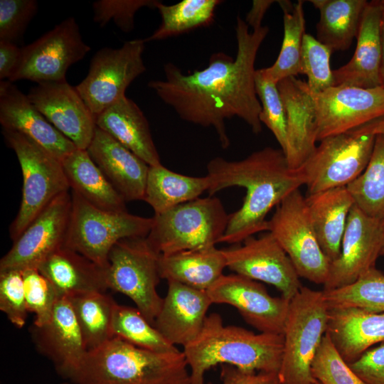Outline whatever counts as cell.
<instances>
[{
    "mask_svg": "<svg viewBox=\"0 0 384 384\" xmlns=\"http://www.w3.org/2000/svg\"><path fill=\"white\" fill-rule=\"evenodd\" d=\"M268 33L266 26L250 32L245 20L238 16L235 58L221 52L213 53L205 68L191 74H184L176 65L167 63L164 65V79L151 80L148 86L181 119L213 127L220 146L227 149L230 141L226 119L238 117L254 134L262 132L255 63Z\"/></svg>",
    "mask_w": 384,
    "mask_h": 384,
    "instance_id": "1",
    "label": "cell"
},
{
    "mask_svg": "<svg viewBox=\"0 0 384 384\" xmlns=\"http://www.w3.org/2000/svg\"><path fill=\"white\" fill-rule=\"evenodd\" d=\"M207 175L211 181L210 196L232 186L246 190L240 208L230 214L219 243L237 244L267 231L268 213L306 183L301 169H291L283 151L270 146L238 161L213 158L207 164Z\"/></svg>",
    "mask_w": 384,
    "mask_h": 384,
    "instance_id": "2",
    "label": "cell"
},
{
    "mask_svg": "<svg viewBox=\"0 0 384 384\" xmlns=\"http://www.w3.org/2000/svg\"><path fill=\"white\" fill-rule=\"evenodd\" d=\"M282 334H255L224 326L217 313L206 316L198 335L183 346L191 384L206 383V373L217 365H230L247 372L278 373L283 354Z\"/></svg>",
    "mask_w": 384,
    "mask_h": 384,
    "instance_id": "3",
    "label": "cell"
},
{
    "mask_svg": "<svg viewBox=\"0 0 384 384\" xmlns=\"http://www.w3.org/2000/svg\"><path fill=\"white\" fill-rule=\"evenodd\" d=\"M75 384H191L183 351L157 352L113 336L88 351Z\"/></svg>",
    "mask_w": 384,
    "mask_h": 384,
    "instance_id": "4",
    "label": "cell"
},
{
    "mask_svg": "<svg viewBox=\"0 0 384 384\" xmlns=\"http://www.w3.org/2000/svg\"><path fill=\"white\" fill-rule=\"evenodd\" d=\"M229 217L218 198L199 197L154 214L146 239L161 255L215 247Z\"/></svg>",
    "mask_w": 384,
    "mask_h": 384,
    "instance_id": "5",
    "label": "cell"
},
{
    "mask_svg": "<svg viewBox=\"0 0 384 384\" xmlns=\"http://www.w3.org/2000/svg\"><path fill=\"white\" fill-rule=\"evenodd\" d=\"M329 306L323 291L302 287L290 300L284 331L280 384H314L311 365L324 336Z\"/></svg>",
    "mask_w": 384,
    "mask_h": 384,
    "instance_id": "6",
    "label": "cell"
},
{
    "mask_svg": "<svg viewBox=\"0 0 384 384\" xmlns=\"http://www.w3.org/2000/svg\"><path fill=\"white\" fill-rule=\"evenodd\" d=\"M2 134L17 156L23 176L19 210L9 227L14 241L55 198L70 187L62 162L52 154L18 132L3 129Z\"/></svg>",
    "mask_w": 384,
    "mask_h": 384,
    "instance_id": "7",
    "label": "cell"
},
{
    "mask_svg": "<svg viewBox=\"0 0 384 384\" xmlns=\"http://www.w3.org/2000/svg\"><path fill=\"white\" fill-rule=\"evenodd\" d=\"M72 207L63 247L84 255L102 267L108 266L113 246L124 238L146 237L152 218L127 211L100 209L71 191Z\"/></svg>",
    "mask_w": 384,
    "mask_h": 384,
    "instance_id": "8",
    "label": "cell"
},
{
    "mask_svg": "<svg viewBox=\"0 0 384 384\" xmlns=\"http://www.w3.org/2000/svg\"><path fill=\"white\" fill-rule=\"evenodd\" d=\"M160 255L146 237L124 238L110 250L106 268L108 289L131 299L153 325L163 303L156 289Z\"/></svg>",
    "mask_w": 384,
    "mask_h": 384,
    "instance_id": "9",
    "label": "cell"
},
{
    "mask_svg": "<svg viewBox=\"0 0 384 384\" xmlns=\"http://www.w3.org/2000/svg\"><path fill=\"white\" fill-rule=\"evenodd\" d=\"M267 232L284 249L299 277L324 285L330 262L319 245L305 197L299 189L276 206L273 215L267 220Z\"/></svg>",
    "mask_w": 384,
    "mask_h": 384,
    "instance_id": "10",
    "label": "cell"
},
{
    "mask_svg": "<svg viewBox=\"0 0 384 384\" xmlns=\"http://www.w3.org/2000/svg\"><path fill=\"white\" fill-rule=\"evenodd\" d=\"M145 43L131 40L118 48H102L92 56L87 75L75 88L95 117L125 96L129 85L146 71Z\"/></svg>",
    "mask_w": 384,
    "mask_h": 384,
    "instance_id": "11",
    "label": "cell"
},
{
    "mask_svg": "<svg viewBox=\"0 0 384 384\" xmlns=\"http://www.w3.org/2000/svg\"><path fill=\"white\" fill-rule=\"evenodd\" d=\"M375 135L349 132L327 137L300 167L309 194L344 187L366 168Z\"/></svg>",
    "mask_w": 384,
    "mask_h": 384,
    "instance_id": "12",
    "label": "cell"
},
{
    "mask_svg": "<svg viewBox=\"0 0 384 384\" xmlns=\"http://www.w3.org/2000/svg\"><path fill=\"white\" fill-rule=\"evenodd\" d=\"M73 17L64 19L33 43L21 48L19 63L11 82L28 80L36 84L66 80V73L90 50Z\"/></svg>",
    "mask_w": 384,
    "mask_h": 384,
    "instance_id": "13",
    "label": "cell"
},
{
    "mask_svg": "<svg viewBox=\"0 0 384 384\" xmlns=\"http://www.w3.org/2000/svg\"><path fill=\"white\" fill-rule=\"evenodd\" d=\"M311 95L316 142L346 133L384 114V90L381 87L364 89L335 85L321 92H311Z\"/></svg>",
    "mask_w": 384,
    "mask_h": 384,
    "instance_id": "14",
    "label": "cell"
},
{
    "mask_svg": "<svg viewBox=\"0 0 384 384\" xmlns=\"http://www.w3.org/2000/svg\"><path fill=\"white\" fill-rule=\"evenodd\" d=\"M222 251L229 270L273 285L289 301L302 287L291 260L270 232L257 238L250 237L242 245Z\"/></svg>",
    "mask_w": 384,
    "mask_h": 384,
    "instance_id": "15",
    "label": "cell"
},
{
    "mask_svg": "<svg viewBox=\"0 0 384 384\" xmlns=\"http://www.w3.org/2000/svg\"><path fill=\"white\" fill-rule=\"evenodd\" d=\"M384 245V220L372 218L356 204L346 223L338 257L330 263L324 290L349 285L372 268Z\"/></svg>",
    "mask_w": 384,
    "mask_h": 384,
    "instance_id": "16",
    "label": "cell"
},
{
    "mask_svg": "<svg viewBox=\"0 0 384 384\" xmlns=\"http://www.w3.org/2000/svg\"><path fill=\"white\" fill-rule=\"evenodd\" d=\"M71 207L72 196L68 191L55 198L13 241L0 260V270L38 267L63 247Z\"/></svg>",
    "mask_w": 384,
    "mask_h": 384,
    "instance_id": "17",
    "label": "cell"
},
{
    "mask_svg": "<svg viewBox=\"0 0 384 384\" xmlns=\"http://www.w3.org/2000/svg\"><path fill=\"white\" fill-rule=\"evenodd\" d=\"M207 293L213 304L235 307L260 332L283 334L290 301L272 297L257 281L238 274H223Z\"/></svg>",
    "mask_w": 384,
    "mask_h": 384,
    "instance_id": "18",
    "label": "cell"
},
{
    "mask_svg": "<svg viewBox=\"0 0 384 384\" xmlns=\"http://www.w3.org/2000/svg\"><path fill=\"white\" fill-rule=\"evenodd\" d=\"M30 101L78 149H87L94 137L95 117L75 87L68 81L37 83L27 94Z\"/></svg>",
    "mask_w": 384,
    "mask_h": 384,
    "instance_id": "19",
    "label": "cell"
},
{
    "mask_svg": "<svg viewBox=\"0 0 384 384\" xmlns=\"http://www.w3.org/2000/svg\"><path fill=\"white\" fill-rule=\"evenodd\" d=\"M32 336L38 350L53 362L60 375L70 380L88 351L68 297L58 299L46 324L33 326Z\"/></svg>",
    "mask_w": 384,
    "mask_h": 384,
    "instance_id": "20",
    "label": "cell"
},
{
    "mask_svg": "<svg viewBox=\"0 0 384 384\" xmlns=\"http://www.w3.org/2000/svg\"><path fill=\"white\" fill-rule=\"evenodd\" d=\"M0 123L2 129L30 137L60 161L78 149L9 80L0 82Z\"/></svg>",
    "mask_w": 384,
    "mask_h": 384,
    "instance_id": "21",
    "label": "cell"
},
{
    "mask_svg": "<svg viewBox=\"0 0 384 384\" xmlns=\"http://www.w3.org/2000/svg\"><path fill=\"white\" fill-rule=\"evenodd\" d=\"M213 302L207 291L168 282L154 326L172 345L186 346L200 333Z\"/></svg>",
    "mask_w": 384,
    "mask_h": 384,
    "instance_id": "22",
    "label": "cell"
},
{
    "mask_svg": "<svg viewBox=\"0 0 384 384\" xmlns=\"http://www.w3.org/2000/svg\"><path fill=\"white\" fill-rule=\"evenodd\" d=\"M286 114L289 166L299 169L316 146L315 105L306 82L294 76L277 83Z\"/></svg>",
    "mask_w": 384,
    "mask_h": 384,
    "instance_id": "23",
    "label": "cell"
},
{
    "mask_svg": "<svg viewBox=\"0 0 384 384\" xmlns=\"http://www.w3.org/2000/svg\"><path fill=\"white\" fill-rule=\"evenodd\" d=\"M87 151L125 201H144L149 169L145 161L97 127Z\"/></svg>",
    "mask_w": 384,
    "mask_h": 384,
    "instance_id": "24",
    "label": "cell"
},
{
    "mask_svg": "<svg viewBox=\"0 0 384 384\" xmlns=\"http://www.w3.org/2000/svg\"><path fill=\"white\" fill-rule=\"evenodd\" d=\"M383 14L381 0L368 1L356 36L353 55L346 64L334 70V86L348 85L364 89L380 87L379 70Z\"/></svg>",
    "mask_w": 384,
    "mask_h": 384,
    "instance_id": "25",
    "label": "cell"
},
{
    "mask_svg": "<svg viewBox=\"0 0 384 384\" xmlns=\"http://www.w3.org/2000/svg\"><path fill=\"white\" fill-rule=\"evenodd\" d=\"M326 334L350 364L384 342V313L353 307L329 309Z\"/></svg>",
    "mask_w": 384,
    "mask_h": 384,
    "instance_id": "26",
    "label": "cell"
},
{
    "mask_svg": "<svg viewBox=\"0 0 384 384\" xmlns=\"http://www.w3.org/2000/svg\"><path fill=\"white\" fill-rule=\"evenodd\" d=\"M95 124L149 166L161 164L146 117L126 95L95 116Z\"/></svg>",
    "mask_w": 384,
    "mask_h": 384,
    "instance_id": "27",
    "label": "cell"
},
{
    "mask_svg": "<svg viewBox=\"0 0 384 384\" xmlns=\"http://www.w3.org/2000/svg\"><path fill=\"white\" fill-rule=\"evenodd\" d=\"M305 201L319 245L331 263L340 255L354 200L344 186L309 194Z\"/></svg>",
    "mask_w": 384,
    "mask_h": 384,
    "instance_id": "28",
    "label": "cell"
},
{
    "mask_svg": "<svg viewBox=\"0 0 384 384\" xmlns=\"http://www.w3.org/2000/svg\"><path fill=\"white\" fill-rule=\"evenodd\" d=\"M61 297L87 292H106V268L84 255L62 247L37 267Z\"/></svg>",
    "mask_w": 384,
    "mask_h": 384,
    "instance_id": "29",
    "label": "cell"
},
{
    "mask_svg": "<svg viewBox=\"0 0 384 384\" xmlns=\"http://www.w3.org/2000/svg\"><path fill=\"white\" fill-rule=\"evenodd\" d=\"M225 267L223 252L215 246L160 255L159 260L161 279L203 291L223 274Z\"/></svg>",
    "mask_w": 384,
    "mask_h": 384,
    "instance_id": "30",
    "label": "cell"
},
{
    "mask_svg": "<svg viewBox=\"0 0 384 384\" xmlns=\"http://www.w3.org/2000/svg\"><path fill=\"white\" fill-rule=\"evenodd\" d=\"M72 191L92 206L107 211H127L125 201L90 157L76 149L62 161Z\"/></svg>",
    "mask_w": 384,
    "mask_h": 384,
    "instance_id": "31",
    "label": "cell"
},
{
    "mask_svg": "<svg viewBox=\"0 0 384 384\" xmlns=\"http://www.w3.org/2000/svg\"><path fill=\"white\" fill-rule=\"evenodd\" d=\"M319 11L316 39L332 52L344 51L356 38L366 0H310Z\"/></svg>",
    "mask_w": 384,
    "mask_h": 384,
    "instance_id": "32",
    "label": "cell"
},
{
    "mask_svg": "<svg viewBox=\"0 0 384 384\" xmlns=\"http://www.w3.org/2000/svg\"><path fill=\"white\" fill-rule=\"evenodd\" d=\"M210 178L194 177L172 171L161 164L149 166L144 201L155 214L199 198L209 191Z\"/></svg>",
    "mask_w": 384,
    "mask_h": 384,
    "instance_id": "33",
    "label": "cell"
},
{
    "mask_svg": "<svg viewBox=\"0 0 384 384\" xmlns=\"http://www.w3.org/2000/svg\"><path fill=\"white\" fill-rule=\"evenodd\" d=\"M283 11L284 36L281 49L275 62L262 68L263 75L278 83L280 80L300 74V58L305 33L304 1L296 3L277 1Z\"/></svg>",
    "mask_w": 384,
    "mask_h": 384,
    "instance_id": "34",
    "label": "cell"
},
{
    "mask_svg": "<svg viewBox=\"0 0 384 384\" xmlns=\"http://www.w3.org/2000/svg\"><path fill=\"white\" fill-rule=\"evenodd\" d=\"M68 298L87 351L99 347L113 337L112 316L116 302L106 292H81Z\"/></svg>",
    "mask_w": 384,
    "mask_h": 384,
    "instance_id": "35",
    "label": "cell"
},
{
    "mask_svg": "<svg viewBox=\"0 0 384 384\" xmlns=\"http://www.w3.org/2000/svg\"><path fill=\"white\" fill-rule=\"evenodd\" d=\"M222 1L183 0L173 5L158 1L161 22L153 33L144 38L145 43L161 41L186 33L198 27L208 26L214 18L215 10Z\"/></svg>",
    "mask_w": 384,
    "mask_h": 384,
    "instance_id": "36",
    "label": "cell"
},
{
    "mask_svg": "<svg viewBox=\"0 0 384 384\" xmlns=\"http://www.w3.org/2000/svg\"><path fill=\"white\" fill-rule=\"evenodd\" d=\"M346 188L363 213L384 220V134L375 135L366 168Z\"/></svg>",
    "mask_w": 384,
    "mask_h": 384,
    "instance_id": "37",
    "label": "cell"
},
{
    "mask_svg": "<svg viewBox=\"0 0 384 384\" xmlns=\"http://www.w3.org/2000/svg\"><path fill=\"white\" fill-rule=\"evenodd\" d=\"M322 291L329 309L353 307L384 313V274L376 267L349 285Z\"/></svg>",
    "mask_w": 384,
    "mask_h": 384,
    "instance_id": "38",
    "label": "cell"
},
{
    "mask_svg": "<svg viewBox=\"0 0 384 384\" xmlns=\"http://www.w3.org/2000/svg\"><path fill=\"white\" fill-rule=\"evenodd\" d=\"M112 333L136 346L157 352L178 350L169 343L136 307L115 302L112 316Z\"/></svg>",
    "mask_w": 384,
    "mask_h": 384,
    "instance_id": "39",
    "label": "cell"
},
{
    "mask_svg": "<svg viewBox=\"0 0 384 384\" xmlns=\"http://www.w3.org/2000/svg\"><path fill=\"white\" fill-rule=\"evenodd\" d=\"M331 50L316 38L305 33L303 38L300 73L307 76L306 83L313 93L321 92L334 86L331 68Z\"/></svg>",
    "mask_w": 384,
    "mask_h": 384,
    "instance_id": "40",
    "label": "cell"
},
{
    "mask_svg": "<svg viewBox=\"0 0 384 384\" xmlns=\"http://www.w3.org/2000/svg\"><path fill=\"white\" fill-rule=\"evenodd\" d=\"M255 81L262 107L260 120L272 132L285 154L287 147V120L277 83L267 78L261 69L256 70Z\"/></svg>",
    "mask_w": 384,
    "mask_h": 384,
    "instance_id": "41",
    "label": "cell"
},
{
    "mask_svg": "<svg viewBox=\"0 0 384 384\" xmlns=\"http://www.w3.org/2000/svg\"><path fill=\"white\" fill-rule=\"evenodd\" d=\"M311 372L321 384H366L342 358L326 333L311 362Z\"/></svg>",
    "mask_w": 384,
    "mask_h": 384,
    "instance_id": "42",
    "label": "cell"
},
{
    "mask_svg": "<svg viewBox=\"0 0 384 384\" xmlns=\"http://www.w3.org/2000/svg\"><path fill=\"white\" fill-rule=\"evenodd\" d=\"M21 271L28 311L35 316L33 326H41L50 319L60 297L53 284L37 267L25 268Z\"/></svg>",
    "mask_w": 384,
    "mask_h": 384,
    "instance_id": "43",
    "label": "cell"
},
{
    "mask_svg": "<svg viewBox=\"0 0 384 384\" xmlns=\"http://www.w3.org/2000/svg\"><path fill=\"white\" fill-rule=\"evenodd\" d=\"M0 309L18 329L26 324L28 311L21 270H0Z\"/></svg>",
    "mask_w": 384,
    "mask_h": 384,
    "instance_id": "44",
    "label": "cell"
},
{
    "mask_svg": "<svg viewBox=\"0 0 384 384\" xmlns=\"http://www.w3.org/2000/svg\"><path fill=\"white\" fill-rule=\"evenodd\" d=\"M156 0H98L93 2V21L100 27L110 21L124 33L134 27V16L142 7L155 9Z\"/></svg>",
    "mask_w": 384,
    "mask_h": 384,
    "instance_id": "45",
    "label": "cell"
},
{
    "mask_svg": "<svg viewBox=\"0 0 384 384\" xmlns=\"http://www.w3.org/2000/svg\"><path fill=\"white\" fill-rule=\"evenodd\" d=\"M36 0L0 1V41L16 43L37 14Z\"/></svg>",
    "mask_w": 384,
    "mask_h": 384,
    "instance_id": "46",
    "label": "cell"
},
{
    "mask_svg": "<svg viewBox=\"0 0 384 384\" xmlns=\"http://www.w3.org/2000/svg\"><path fill=\"white\" fill-rule=\"evenodd\" d=\"M349 366L366 384H384V342L369 348Z\"/></svg>",
    "mask_w": 384,
    "mask_h": 384,
    "instance_id": "47",
    "label": "cell"
},
{
    "mask_svg": "<svg viewBox=\"0 0 384 384\" xmlns=\"http://www.w3.org/2000/svg\"><path fill=\"white\" fill-rule=\"evenodd\" d=\"M222 384H279L277 373L247 372L233 366L221 365Z\"/></svg>",
    "mask_w": 384,
    "mask_h": 384,
    "instance_id": "48",
    "label": "cell"
},
{
    "mask_svg": "<svg viewBox=\"0 0 384 384\" xmlns=\"http://www.w3.org/2000/svg\"><path fill=\"white\" fill-rule=\"evenodd\" d=\"M21 48L16 43L0 41V80H9L20 60Z\"/></svg>",
    "mask_w": 384,
    "mask_h": 384,
    "instance_id": "49",
    "label": "cell"
},
{
    "mask_svg": "<svg viewBox=\"0 0 384 384\" xmlns=\"http://www.w3.org/2000/svg\"><path fill=\"white\" fill-rule=\"evenodd\" d=\"M277 1L273 0H254L252 5L247 14L245 21L253 29L260 28L263 17L270 7Z\"/></svg>",
    "mask_w": 384,
    "mask_h": 384,
    "instance_id": "50",
    "label": "cell"
},
{
    "mask_svg": "<svg viewBox=\"0 0 384 384\" xmlns=\"http://www.w3.org/2000/svg\"><path fill=\"white\" fill-rule=\"evenodd\" d=\"M348 132L356 134H384V114Z\"/></svg>",
    "mask_w": 384,
    "mask_h": 384,
    "instance_id": "51",
    "label": "cell"
},
{
    "mask_svg": "<svg viewBox=\"0 0 384 384\" xmlns=\"http://www.w3.org/2000/svg\"><path fill=\"white\" fill-rule=\"evenodd\" d=\"M382 55L379 70L380 87L384 90V14L381 23Z\"/></svg>",
    "mask_w": 384,
    "mask_h": 384,
    "instance_id": "52",
    "label": "cell"
},
{
    "mask_svg": "<svg viewBox=\"0 0 384 384\" xmlns=\"http://www.w3.org/2000/svg\"><path fill=\"white\" fill-rule=\"evenodd\" d=\"M380 255H384V245H383V248L381 250Z\"/></svg>",
    "mask_w": 384,
    "mask_h": 384,
    "instance_id": "53",
    "label": "cell"
},
{
    "mask_svg": "<svg viewBox=\"0 0 384 384\" xmlns=\"http://www.w3.org/2000/svg\"><path fill=\"white\" fill-rule=\"evenodd\" d=\"M381 4H382L383 8L384 9V0H381Z\"/></svg>",
    "mask_w": 384,
    "mask_h": 384,
    "instance_id": "54",
    "label": "cell"
},
{
    "mask_svg": "<svg viewBox=\"0 0 384 384\" xmlns=\"http://www.w3.org/2000/svg\"><path fill=\"white\" fill-rule=\"evenodd\" d=\"M280 384V383H279ZM314 384H321L319 381H316L315 383Z\"/></svg>",
    "mask_w": 384,
    "mask_h": 384,
    "instance_id": "55",
    "label": "cell"
},
{
    "mask_svg": "<svg viewBox=\"0 0 384 384\" xmlns=\"http://www.w3.org/2000/svg\"><path fill=\"white\" fill-rule=\"evenodd\" d=\"M62 384H70V383H62Z\"/></svg>",
    "mask_w": 384,
    "mask_h": 384,
    "instance_id": "56",
    "label": "cell"
}]
</instances>
